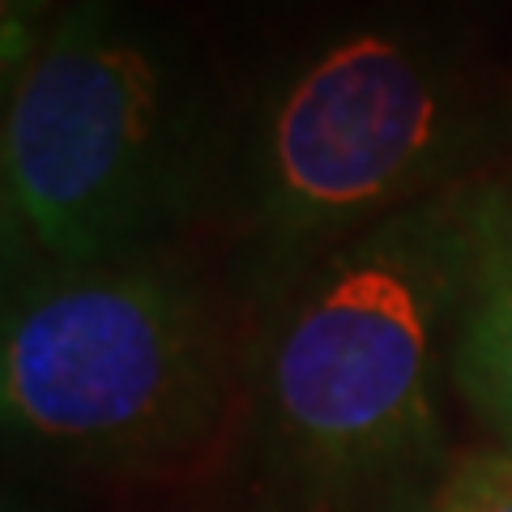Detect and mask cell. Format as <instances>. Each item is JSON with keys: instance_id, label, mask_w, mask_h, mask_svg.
I'll return each instance as SVG.
<instances>
[{"instance_id": "cell-1", "label": "cell", "mask_w": 512, "mask_h": 512, "mask_svg": "<svg viewBox=\"0 0 512 512\" xmlns=\"http://www.w3.org/2000/svg\"><path fill=\"white\" fill-rule=\"evenodd\" d=\"M491 175L295 265L252 346L256 423L295 478L355 491L440 448V372L470 291Z\"/></svg>"}, {"instance_id": "cell-2", "label": "cell", "mask_w": 512, "mask_h": 512, "mask_svg": "<svg viewBox=\"0 0 512 512\" xmlns=\"http://www.w3.org/2000/svg\"><path fill=\"white\" fill-rule=\"evenodd\" d=\"M205 184V103L124 0H69L5 86L9 274L158 252Z\"/></svg>"}, {"instance_id": "cell-3", "label": "cell", "mask_w": 512, "mask_h": 512, "mask_svg": "<svg viewBox=\"0 0 512 512\" xmlns=\"http://www.w3.org/2000/svg\"><path fill=\"white\" fill-rule=\"evenodd\" d=\"M495 137V94L453 43L410 22H367L265 90L239 150V197L256 239L299 265L491 175Z\"/></svg>"}, {"instance_id": "cell-4", "label": "cell", "mask_w": 512, "mask_h": 512, "mask_svg": "<svg viewBox=\"0 0 512 512\" xmlns=\"http://www.w3.org/2000/svg\"><path fill=\"white\" fill-rule=\"evenodd\" d=\"M239 350L218 299L163 252L9 274L5 427L86 466L188 457L227 419Z\"/></svg>"}, {"instance_id": "cell-5", "label": "cell", "mask_w": 512, "mask_h": 512, "mask_svg": "<svg viewBox=\"0 0 512 512\" xmlns=\"http://www.w3.org/2000/svg\"><path fill=\"white\" fill-rule=\"evenodd\" d=\"M453 384L512 453V175L487 184L474 274L453 342Z\"/></svg>"}, {"instance_id": "cell-6", "label": "cell", "mask_w": 512, "mask_h": 512, "mask_svg": "<svg viewBox=\"0 0 512 512\" xmlns=\"http://www.w3.org/2000/svg\"><path fill=\"white\" fill-rule=\"evenodd\" d=\"M427 512H512V453L491 448L461 457L431 491Z\"/></svg>"}, {"instance_id": "cell-7", "label": "cell", "mask_w": 512, "mask_h": 512, "mask_svg": "<svg viewBox=\"0 0 512 512\" xmlns=\"http://www.w3.org/2000/svg\"><path fill=\"white\" fill-rule=\"evenodd\" d=\"M64 5L69 0H0V73H5V86L39 52V43L56 26Z\"/></svg>"}]
</instances>
